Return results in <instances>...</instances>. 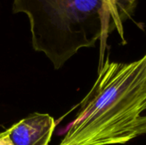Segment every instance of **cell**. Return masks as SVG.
I'll use <instances>...</instances> for the list:
<instances>
[{"instance_id":"obj_1","label":"cell","mask_w":146,"mask_h":145,"mask_svg":"<svg viewBox=\"0 0 146 145\" xmlns=\"http://www.w3.org/2000/svg\"><path fill=\"white\" fill-rule=\"evenodd\" d=\"M145 110L146 53L132 62L107 58L59 145L127 144L146 135Z\"/></svg>"},{"instance_id":"obj_2","label":"cell","mask_w":146,"mask_h":145,"mask_svg":"<svg viewBox=\"0 0 146 145\" xmlns=\"http://www.w3.org/2000/svg\"><path fill=\"white\" fill-rule=\"evenodd\" d=\"M12 12L27 16L33 49L56 69L111 32L104 0H12Z\"/></svg>"},{"instance_id":"obj_3","label":"cell","mask_w":146,"mask_h":145,"mask_svg":"<svg viewBox=\"0 0 146 145\" xmlns=\"http://www.w3.org/2000/svg\"><path fill=\"white\" fill-rule=\"evenodd\" d=\"M56 123L44 114H33L5 131L13 145H48Z\"/></svg>"},{"instance_id":"obj_4","label":"cell","mask_w":146,"mask_h":145,"mask_svg":"<svg viewBox=\"0 0 146 145\" xmlns=\"http://www.w3.org/2000/svg\"><path fill=\"white\" fill-rule=\"evenodd\" d=\"M104 8L107 18L110 22V28L111 32L116 30L121 37L123 38V23L121 22L120 16L117 12V9L114 0H104Z\"/></svg>"},{"instance_id":"obj_5","label":"cell","mask_w":146,"mask_h":145,"mask_svg":"<svg viewBox=\"0 0 146 145\" xmlns=\"http://www.w3.org/2000/svg\"><path fill=\"white\" fill-rule=\"evenodd\" d=\"M138 1L139 0H114L122 23L132 16Z\"/></svg>"},{"instance_id":"obj_6","label":"cell","mask_w":146,"mask_h":145,"mask_svg":"<svg viewBox=\"0 0 146 145\" xmlns=\"http://www.w3.org/2000/svg\"><path fill=\"white\" fill-rule=\"evenodd\" d=\"M0 145H13L5 132L0 133Z\"/></svg>"}]
</instances>
